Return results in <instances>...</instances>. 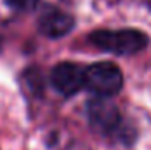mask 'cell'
Listing matches in <instances>:
<instances>
[{
    "label": "cell",
    "mask_w": 151,
    "mask_h": 150,
    "mask_svg": "<svg viewBox=\"0 0 151 150\" xmlns=\"http://www.w3.org/2000/svg\"><path fill=\"white\" fill-rule=\"evenodd\" d=\"M88 41L102 51L114 55H134L148 46V36L137 28L121 30H95Z\"/></svg>",
    "instance_id": "obj_1"
},
{
    "label": "cell",
    "mask_w": 151,
    "mask_h": 150,
    "mask_svg": "<svg viewBox=\"0 0 151 150\" xmlns=\"http://www.w3.org/2000/svg\"><path fill=\"white\" fill-rule=\"evenodd\" d=\"M84 87L99 97H113L123 87V74L113 62H97L84 69Z\"/></svg>",
    "instance_id": "obj_2"
},
{
    "label": "cell",
    "mask_w": 151,
    "mask_h": 150,
    "mask_svg": "<svg viewBox=\"0 0 151 150\" xmlns=\"http://www.w3.org/2000/svg\"><path fill=\"white\" fill-rule=\"evenodd\" d=\"M86 115L90 125L102 134H118L121 131V117L116 104L107 97H95L86 104Z\"/></svg>",
    "instance_id": "obj_3"
},
{
    "label": "cell",
    "mask_w": 151,
    "mask_h": 150,
    "mask_svg": "<svg viewBox=\"0 0 151 150\" xmlns=\"http://www.w3.org/2000/svg\"><path fill=\"white\" fill-rule=\"evenodd\" d=\"M51 85L63 97L76 95L84 87V69L72 62H62L51 71Z\"/></svg>",
    "instance_id": "obj_4"
},
{
    "label": "cell",
    "mask_w": 151,
    "mask_h": 150,
    "mask_svg": "<svg viewBox=\"0 0 151 150\" xmlns=\"http://www.w3.org/2000/svg\"><path fill=\"white\" fill-rule=\"evenodd\" d=\"M74 28V18L53 5H47L42 9L39 16V30L42 36L49 39H58L67 36Z\"/></svg>",
    "instance_id": "obj_5"
},
{
    "label": "cell",
    "mask_w": 151,
    "mask_h": 150,
    "mask_svg": "<svg viewBox=\"0 0 151 150\" xmlns=\"http://www.w3.org/2000/svg\"><path fill=\"white\" fill-rule=\"evenodd\" d=\"M11 9L14 11H21V12H27V11H34L37 7L39 0H4Z\"/></svg>",
    "instance_id": "obj_6"
},
{
    "label": "cell",
    "mask_w": 151,
    "mask_h": 150,
    "mask_svg": "<svg viewBox=\"0 0 151 150\" xmlns=\"http://www.w3.org/2000/svg\"><path fill=\"white\" fill-rule=\"evenodd\" d=\"M25 78L28 79V87L32 88V90H42V76H40V73H39L37 69L35 71H27V74H25Z\"/></svg>",
    "instance_id": "obj_7"
}]
</instances>
